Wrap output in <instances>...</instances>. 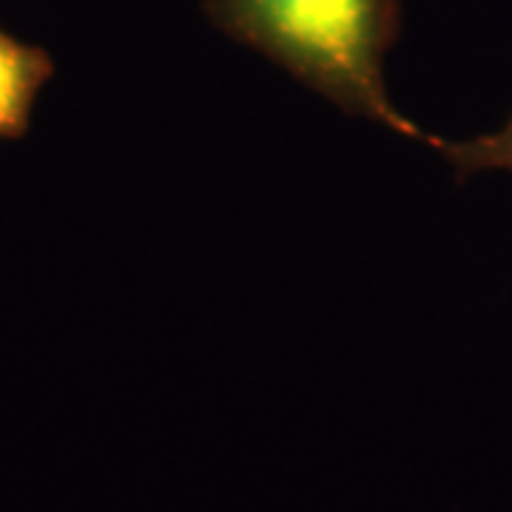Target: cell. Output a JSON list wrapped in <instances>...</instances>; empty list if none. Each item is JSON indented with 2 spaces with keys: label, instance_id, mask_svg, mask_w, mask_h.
<instances>
[{
  "label": "cell",
  "instance_id": "obj_2",
  "mask_svg": "<svg viewBox=\"0 0 512 512\" xmlns=\"http://www.w3.org/2000/svg\"><path fill=\"white\" fill-rule=\"evenodd\" d=\"M55 77L52 55L0 29V140H23L43 86Z\"/></svg>",
  "mask_w": 512,
  "mask_h": 512
},
{
  "label": "cell",
  "instance_id": "obj_3",
  "mask_svg": "<svg viewBox=\"0 0 512 512\" xmlns=\"http://www.w3.org/2000/svg\"><path fill=\"white\" fill-rule=\"evenodd\" d=\"M430 148H436L447 163L453 165L458 183H467L481 171H512V114L501 128L490 134H478L470 140H441L430 137Z\"/></svg>",
  "mask_w": 512,
  "mask_h": 512
},
{
  "label": "cell",
  "instance_id": "obj_1",
  "mask_svg": "<svg viewBox=\"0 0 512 512\" xmlns=\"http://www.w3.org/2000/svg\"><path fill=\"white\" fill-rule=\"evenodd\" d=\"M202 12L348 117L430 143L433 134L393 106L384 80L402 0H202Z\"/></svg>",
  "mask_w": 512,
  "mask_h": 512
}]
</instances>
